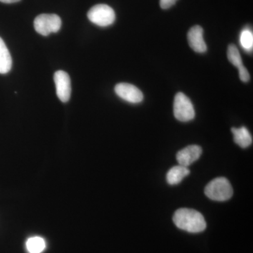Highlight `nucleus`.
Masks as SVG:
<instances>
[{
    "instance_id": "f257e3e1",
    "label": "nucleus",
    "mask_w": 253,
    "mask_h": 253,
    "mask_svg": "<svg viewBox=\"0 0 253 253\" xmlns=\"http://www.w3.org/2000/svg\"><path fill=\"white\" fill-rule=\"evenodd\" d=\"M173 221L176 227L189 233L202 232L207 226L203 214L190 208L178 209L173 216Z\"/></svg>"
},
{
    "instance_id": "f03ea898",
    "label": "nucleus",
    "mask_w": 253,
    "mask_h": 253,
    "mask_svg": "<svg viewBox=\"0 0 253 253\" xmlns=\"http://www.w3.org/2000/svg\"><path fill=\"white\" fill-rule=\"evenodd\" d=\"M205 194L214 201H226L233 196V188L224 177H217L210 181L205 188Z\"/></svg>"
},
{
    "instance_id": "7ed1b4c3",
    "label": "nucleus",
    "mask_w": 253,
    "mask_h": 253,
    "mask_svg": "<svg viewBox=\"0 0 253 253\" xmlns=\"http://www.w3.org/2000/svg\"><path fill=\"white\" fill-rule=\"evenodd\" d=\"M87 17L91 23L100 27H107L114 23L116 14L114 10L106 4H96L87 13Z\"/></svg>"
},
{
    "instance_id": "20e7f679",
    "label": "nucleus",
    "mask_w": 253,
    "mask_h": 253,
    "mask_svg": "<svg viewBox=\"0 0 253 253\" xmlns=\"http://www.w3.org/2000/svg\"><path fill=\"white\" fill-rule=\"evenodd\" d=\"M61 27V18L56 14H41L37 16L34 21L35 30L43 36L57 33Z\"/></svg>"
},
{
    "instance_id": "39448f33",
    "label": "nucleus",
    "mask_w": 253,
    "mask_h": 253,
    "mask_svg": "<svg viewBox=\"0 0 253 253\" xmlns=\"http://www.w3.org/2000/svg\"><path fill=\"white\" fill-rule=\"evenodd\" d=\"M174 115L181 122H189L195 117L194 106L189 97L183 93H177L174 97Z\"/></svg>"
},
{
    "instance_id": "423d86ee",
    "label": "nucleus",
    "mask_w": 253,
    "mask_h": 253,
    "mask_svg": "<svg viewBox=\"0 0 253 253\" xmlns=\"http://www.w3.org/2000/svg\"><path fill=\"white\" fill-rule=\"evenodd\" d=\"M56 94L62 102H67L71 98V78L67 73L63 71H56L54 76Z\"/></svg>"
},
{
    "instance_id": "0eeeda50",
    "label": "nucleus",
    "mask_w": 253,
    "mask_h": 253,
    "mask_svg": "<svg viewBox=\"0 0 253 253\" xmlns=\"http://www.w3.org/2000/svg\"><path fill=\"white\" fill-rule=\"evenodd\" d=\"M115 91L121 99L131 104H138L144 99L140 89L129 83H119L115 86Z\"/></svg>"
},
{
    "instance_id": "6e6552de",
    "label": "nucleus",
    "mask_w": 253,
    "mask_h": 253,
    "mask_svg": "<svg viewBox=\"0 0 253 253\" xmlns=\"http://www.w3.org/2000/svg\"><path fill=\"white\" fill-rule=\"evenodd\" d=\"M202 154V149L197 145H190L176 154V161L180 166L188 168L199 160Z\"/></svg>"
},
{
    "instance_id": "1a4fd4ad",
    "label": "nucleus",
    "mask_w": 253,
    "mask_h": 253,
    "mask_svg": "<svg viewBox=\"0 0 253 253\" xmlns=\"http://www.w3.org/2000/svg\"><path fill=\"white\" fill-rule=\"evenodd\" d=\"M188 42L191 49L198 53L207 51V46L204 38V29L199 26H195L190 29L187 35Z\"/></svg>"
},
{
    "instance_id": "9d476101",
    "label": "nucleus",
    "mask_w": 253,
    "mask_h": 253,
    "mask_svg": "<svg viewBox=\"0 0 253 253\" xmlns=\"http://www.w3.org/2000/svg\"><path fill=\"white\" fill-rule=\"evenodd\" d=\"M231 131L234 135V140L236 144L239 145L241 148L245 149L252 144V136L246 126H241L239 128L233 127Z\"/></svg>"
},
{
    "instance_id": "9b49d317",
    "label": "nucleus",
    "mask_w": 253,
    "mask_h": 253,
    "mask_svg": "<svg viewBox=\"0 0 253 253\" xmlns=\"http://www.w3.org/2000/svg\"><path fill=\"white\" fill-rule=\"evenodd\" d=\"M189 173L190 171L188 168L179 165L169 169L167 173L166 179L169 185H176L179 184L184 177L189 175Z\"/></svg>"
},
{
    "instance_id": "f8f14e48",
    "label": "nucleus",
    "mask_w": 253,
    "mask_h": 253,
    "mask_svg": "<svg viewBox=\"0 0 253 253\" xmlns=\"http://www.w3.org/2000/svg\"><path fill=\"white\" fill-rule=\"evenodd\" d=\"M12 66V59L4 42L0 38V73H9Z\"/></svg>"
},
{
    "instance_id": "ddd939ff",
    "label": "nucleus",
    "mask_w": 253,
    "mask_h": 253,
    "mask_svg": "<svg viewBox=\"0 0 253 253\" xmlns=\"http://www.w3.org/2000/svg\"><path fill=\"white\" fill-rule=\"evenodd\" d=\"M26 249L29 253H42L46 249V242L40 236H33L26 241Z\"/></svg>"
},
{
    "instance_id": "4468645a",
    "label": "nucleus",
    "mask_w": 253,
    "mask_h": 253,
    "mask_svg": "<svg viewBox=\"0 0 253 253\" xmlns=\"http://www.w3.org/2000/svg\"><path fill=\"white\" fill-rule=\"evenodd\" d=\"M227 57L229 61L238 69L244 67L242 59L238 48L234 44H230L228 47Z\"/></svg>"
},
{
    "instance_id": "2eb2a0df",
    "label": "nucleus",
    "mask_w": 253,
    "mask_h": 253,
    "mask_svg": "<svg viewBox=\"0 0 253 253\" xmlns=\"http://www.w3.org/2000/svg\"><path fill=\"white\" fill-rule=\"evenodd\" d=\"M240 42L241 46L248 52H252L253 47V32L249 28H246L240 36Z\"/></svg>"
},
{
    "instance_id": "dca6fc26",
    "label": "nucleus",
    "mask_w": 253,
    "mask_h": 253,
    "mask_svg": "<svg viewBox=\"0 0 253 253\" xmlns=\"http://www.w3.org/2000/svg\"><path fill=\"white\" fill-rule=\"evenodd\" d=\"M239 77L241 81L244 82V83H247L250 81V74L248 70L246 68L244 67L239 68Z\"/></svg>"
},
{
    "instance_id": "f3484780",
    "label": "nucleus",
    "mask_w": 253,
    "mask_h": 253,
    "mask_svg": "<svg viewBox=\"0 0 253 253\" xmlns=\"http://www.w3.org/2000/svg\"><path fill=\"white\" fill-rule=\"evenodd\" d=\"M177 0H160V6L163 9H168L175 4Z\"/></svg>"
},
{
    "instance_id": "a211bd4d",
    "label": "nucleus",
    "mask_w": 253,
    "mask_h": 253,
    "mask_svg": "<svg viewBox=\"0 0 253 253\" xmlns=\"http://www.w3.org/2000/svg\"><path fill=\"white\" fill-rule=\"evenodd\" d=\"M21 0H0L1 2L6 3V4H12V3L18 2Z\"/></svg>"
}]
</instances>
